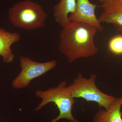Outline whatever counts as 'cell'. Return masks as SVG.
I'll list each match as a JSON object with an SVG mask.
<instances>
[{
    "label": "cell",
    "mask_w": 122,
    "mask_h": 122,
    "mask_svg": "<svg viewBox=\"0 0 122 122\" xmlns=\"http://www.w3.org/2000/svg\"><path fill=\"white\" fill-rule=\"evenodd\" d=\"M97 31L98 28L90 24L70 21L59 35L58 49L70 63L94 56L98 52L94 42Z\"/></svg>",
    "instance_id": "1"
},
{
    "label": "cell",
    "mask_w": 122,
    "mask_h": 122,
    "mask_svg": "<svg viewBox=\"0 0 122 122\" xmlns=\"http://www.w3.org/2000/svg\"><path fill=\"white\" fill-rule=\"evenodd\" d=\"M8 13L9 20L14 26L29 30L44 27L48 17L41 5L30 0L15 3Z\"/></svg>",
    "instance_id": "2"
},
{
    "label": "cell",
    "mask_w": 122,
    "mask_h": 122,
    "mask_svg": "<svg viewBox=\"0 0 122 122\" xmlns=\"http://www.w3.org/2000/svg\"><path fill=\"white\" fill-rule=\"evenodd\" d=\"M67 82L64 81L60 82L57 86L51 87L46 91L37 90L35 94L41 99V102L34 110L37 111L42 109L50 103H53L59 111V115L50 122H56L62 119L69 120L70 122H80L73 115L72 110L75 102Z\"/></svg>",
    "instance_id": "3"
},
{
    "label": "cell",
    "mask_w": 122,
    "mask_h": 122,
    "mask_svg": "<svg viewBox=\"0 0 122 122\" xmlns=\"http://www.w3.org/2000/svg\"><path fill=\"white\" fill-rule=\"evenodd\" d=\"M96 76L92 74L86 78L81 73H78L73 83L68 86L74 98H82L87 102H96L100 107L105 109L109 107L116 98L107 94L101 91L96 85Z\"/></svg>",
    "instance_id": "4"
},
{
    "label": "cell",
    "mask_w": 122,
    "mask_h": 122,
    "mask_svg": "<svg viewBox=\"0 0 122 122\" xmlns=\"http://www.w3.org/2000/svg\"><path fill=\"white\" fill-rule=\"evenodd\" d=\"M20 74L12 82V86L16 89L27 87L30 82L55 68L57 66L56 60L45 62H39L32 60L27 57L21 56Z\"/></svg>",
    "instance_id": "5"
},
{
    "label": "cell",
    "mask_w": 122,
    "mask_h": 122,
    "mask_svg": "<svg viewBox=\"0 0 122 122\" xmlns=\"http://www.w3.org/2000/svg\"><path fill=\"white\" fill-rule=\"evenodd\" d=\"M98 5L92 4L89 0H76V10L70 14V21H78L87 23L96 26L99 32L103 30V27L95 14V9Z\"/></svg>",
    "instance_id": "6"
},
{
    "label": "cell",
    "mask_w": 122,
    "mask_h": 122,
    "mask_svg": "<svg viewBox=\"0 0 122 122\" xmlns=\"http://www.w3.org/2000/svg\"><path fill=\"white\" fill-rule=\"evenodd\" d=\"M98 7L103 12L98 19L100 23L111 24L117 30L122 31V3L116 0H107Z\"/></svg>",
    "instance_id": "7"
},
{
    "label": "cell",
    "mask_w": 122,
    "mask_h": 122,
    "mask_svg": "<svg viewBox=\"0 0 122 122\" xmlns=\"http://www.w3.org/2000/svg\"><path fill=\"white\" fill-rule=\"evenodd\" d=\"M19 33H11L0 28V56L3 58L5 63H12L15 58L11 46L13 44L19 41L20 39Z\"/></svg>",
    "instance_id": "8"
},
{
    "label": "cell",
    "mask_w": 122,
    "mask_h": 122,
    "mask_svg": "<svg viewBox=\"0 0 122 122\" xmlns=\"http://www.w3.org/2000/svg\"><path fill=\"white\" fill-rule=\"evenodd\" d=\"M122 97L116 98L109 109L97 112L92 122H122Z\"/></svg>",
    "instance_id": "9"
},
{
    "label": "cell",
    "mask_w": 122,
    "mask_h": 122,
    "mask_svg": "<svg viewBox=\"0 0 122 122\" xmlns=\"http://www.w3.org/2000/svg\"><path fill=\"white\" fill-rule=\"evenodd\" d=\"M76 0H60L53 8L55 20L62 28L69 24L70 14L76 10Z\"/></svg>",
    "instance_id": "10"
},
{
    "label": "cell",
    "mask_w": 122,
    "mask_h": 122,
    "mask_svg": "<svg viewBox=\"0 0 122 122\" xmlns=\"http://www.w3.org/2000/svg\"><path fill=\"white\" fill-rule=\"evenodd\" d=\"M108 47L109 50L114 54H122V35L112 38L109 42Z\"/></svg>",
    "instance_id": "11"
},
{
    "label": "cell",
    "mask_w": 122,
    "mask_h": 122,
    "mask_svg": "<svg viewBox=\"0 0 122 122\" xmlns=\"http://www.w3.org/2000/svg\"><path fill=\"white\" fill-rule=\"evenodd\" d=\"M99 0V2L102 4L106 2L107 0Z\"/></svg>",
    "instance_id": "12"
},
{
    "label": "cell",
    "mask_w": 122,
    "mask_h": 122,
    "mask_svg": "<svg viewBox=\"0 0 122 122\" xmlns=\"http://www.w3.org/2000/svg\"><path fill=\"white\" fill-rule=\"evenodd\" d=\"M116 0L117 1L119 2H121L122 3V0Z\"/></svg>",
    "instance_id": "13"
},
{
    "label": "cell",
    "mask_w": 122,
    "mask_h": 122,
    "mask_svg": "<svg viewBox=\"0 0 122 122\" xmlns=\"http://www.w3.org/2000/svg\"><path fill=\"white\" fill-rule=\"evenodd\" d=\"M121 33H122V32H121Z\"/></svg>",
    "instance_id": "14"
},
{
    "label": "cell",
    "mask_w": 122,
    "mask_h": 122,
    "mask_svg": "<svg viewBox=\"0 0 122 122\" xmlns=\"http://www.w3.org/2000/svg\"><path fill=\"white\" fill-rule=\"evenodd\" d=\"M121 111H122V110H121Z\"/></svg>",
    "instance_id": "15"
}]
</instances>
